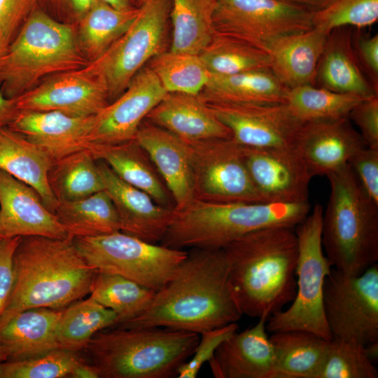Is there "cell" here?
<instances>
[{
  "label": "cell",
  "instance_id": "obj_1",
  "mask_svg": "<svg viewBox=\"0 0 378 378\" xmlns=\"http://www.w3.org/2000/svg\"><path fill=\"white\" fill-rule=\"evenodd\" d=\"M241 316L223 250L193 248L145 310L115 327H160L200 335L236 323Z\"/></svg>",
  "mask_w": 378,
  "mask_h": 378
},
{
  "label": "cell",
  "instance_id": "obj_2",
  "mask_svg": "<svg viewBox=\"0 0 378 378\" xmlns=\"http://www.w3.org/2000/svg\"><path fill=\"white\" fill-rule=\"evenodd\" d=\"M222 249L232 293L242 316L268 318L293 300L298 259L295 227L261 229Z\"/></svg>",
  "mask_w": 378,
  "mask_h": 378
},
{
  "label": "cell",
  "instance_id": "obj_3",
  "mask_svg": "<svg viewBox=\"0 0 378 378\" xmlns=\"http://www.w3.org/2000/svg\"><path fill=\"white\" fill-rule=\"evenodd\" d=\"M97 271L69 236L22 237L13 255L12 289L0 318L36 307L63 309L90 295Z\"/></svg>",
  "mask_w": 378,
  "mask_h": 378
},
{
  "label": "cell",
  "instance_id": "obj_4",
  "mask_svg": "<svg viewBox=\"0 0 378 378\" xmlns=\"http://www.w3.org/2000/svg\"><path fill=\"white\" fill-rule=\"evenodd\" d=\"M195 332L160 327H112L95 333L83 350L99 378H171L192 356Z\"/></svg>",
  "mask_w": 378,
  "mask_h": 378
},
{
  "label": "cell",
  "instance_id": "obj_5",
  "mask_svg": "<svg viewBox=\"0 0 378 378\" xmlns=\"http://www.w3.org/2000/svg\"><path fill=\"white\" fill-rule=\"evenodd\" d=\"M302 203H209L194 200L174 214L161 244L222 249L251 232L271 227H295L309 214Z\"/></svg>",
  "mask_w": 378,
  "mask_h": 378
},
{
  "label": "cell",
  "instance_id": "obj_6",
  "mask_svg": "<svg viewBox=\"0 0 378 378\" xmlns=\"http://www.w3.org/2000/svg\"><path fill=\"white\" fill-rule=\"evenodd\" d=\"M330 195L321 241L332 268L358 275L378 260V204L365 192L349 164L326 175Z\"/></svg>",
  "mask_w": 378,
  "mask_h": 378
},
{
  "label": "cell",
  "instance_id": "obj_7",
  "mask_svg": "<svg viewBox=\"0 0 378 378\" xmlns=\"http://www.w3.org/2000/svg\"><path fill=\"white\" fill-rule=\"evenodd\" d=\"M88 62L71 26L34 10L0 58V91L16 98L40 80Z\"/></svg>",
  "mask_w": 378,
  "mask_h": 378
},
{
  "label": "cell",
  "instance_id": "obj_8",
  "mask_svg": "<svg viewBox=\"0 0 378 378\" xmlns=\"http://www.w3.org/2000/svg\"><path fill=\"white\" fill-rule=\"evenodd\" d=\"M323 211L322 206L316 204L295 227L298 242L296 293L287 309L268 317L266 328L271 333L302 330L332 339L323 302L325 280L332 269L321 241Z\"/></svg>",
  "mask_w": 378,
  "mask_h": 378
},
{
  "label": "cell",
  "instance_id": "obj_9",
  "mask_svg": "<svg viewBox=\"0 0 378 378\" xmlns=\"http://www.w3.org/2000/svg\"><path fill=\"white\" fill-rule=\"evenodd\" d=\"M78 251L98 271L122 276L155 291L173 277L188 251L149 243L120 231L74 238Z\"/></svg>",
  "mask_w": 378,
  "mask_h": 378
},
{
  "label": "cell",
  "instance_id": "obj_10",
  "mask_svg": "<svg viewBox=\"0 0 378 378\" xmlns=\"http://www.w3.org/2000/svg\"><path fill=\"white\" fill-rule=\"evenodd\" d=\"M139 7L130 29L85 66L103 82L113 101L146 63L165 50L171 0H152Z\"/></svg>",
  "mask_w": 378,
  "mask_h": 378
},
{
  "label": "cell",
  "instance_id": "obj_11",
  "mask_svg": "<svg viewBox=\"0 0 378 378\" xmlns=\"http://www.w3.org/2000/svg\"><path fill=\"white\" fill-rule=\"evenodd\" d=\"M323 310L332 339L378 342V265L358 275L332 268L323 286Z\"/></svg>",
  "mask_w": 378,
  "mask_h": 378
},
{
  "label": "cell",
  "instance_id": "obj_12",
  "mask_svg": "<svg viewBox=\"0 0 378 378\" xmlns=\"http://www.w3.org/2000/svg\"><path fill=\"white\" fill-rule=\"evenodd\" d=\"M314 12L283 0H217L214 24L216 32L267 52L276 40L312 29Z\"/></svg>",
  "mask_w": 378,
  "mask_h": 378
},
{
  "label": "cell",
  "instance_id": "obj_13",
  "mask_svg": "<svg viewBox=\"0 0 378 378\" xmlns=\"http://www.w3.org/2000/svg\"><path fill=\"white\" fill-rule=\"evenodd\" d=\"M186 142L195 200L219 204L265 203L248 174L241 145L232 138Z\"/></svg>",
  "mask_w": 378,
  "mask_h": 378
},
{
  "label": "cell",
  "instance_id": "obj_14",
  "mask_svg": "<svg viewBox=\"0 0 378 378\" xmlns=\"http://www.w3.org/2000/svg\"><path fill=\"white\" fill-rule=\"evenodd\" d=\"M206 104L230 130L232 138L246 147H293L303 124L292 114L286 103Z\"/></svg>",
  "mask_w": 378,
  "mask_h": 378
},
{
  "label": "cell",
  "instance_id": "obj_15",
  "mask_svg": "<svg viewBox=\"0 0 378 378\" xmlns=\"http://www.w3.org/2000/svg\"><path fill=\"white\" fill-rule=\"evenodd\" d=\"M20 111H59L77 116L96 115L108 104L106 86L86 66L51 76L15 98Z\"/></svg>",
  "mask_w": 378,
  "mask_h": 378
},
{
  "label": "cell",
  "instance_id": "obj_16",
  "mask_svg": "<svg viewBox=\"0 0 378 378\" xmlns=\"http://www.w3.org/2000/svg\"><path fill=\"white\" fill-rule=\"evenodd\" d=\"M167 93L154 72L143 68L118 97L93 116L89 144L134 140L141 124Z\"/></svg>",
  "mask_w": 378,
  "mask_h": 378
},
{
  "label": "cell",
  "instance_id": "obj_17",
  "mask_svg": "<svg viewBox=\"0 0 378 378\" xmlns=\"http://www.w3.org/2000/svg\"><path fill=\"white\" fill-rule=\"evenodd\" d=\"M241 146L248 174L263 202H309V186L313 176L294 146Z\"/></svg>",
  "mask_w": 378,
  "mask_h": 378
},
{
  "label": "cell",
  "instance_id": "obj_18",
  "mask_svg": "<svg viewBox=\"0 0 378 378\" xmlns=\"http://www.w3.org/2000/svg\"><path fill=\"white\" fill-rule=\"evenodd\" d=\"M97 164L104 190L116 210L120 231L149 243L161 242L174 209L157 204L147 193L122 181L104 162L97 160Z\"/></svg>",
  "mask_w": 378,
  "mask_h": 378
},
{
  "label": "cell",
  "instance_id": "obj_19",
  "mask_svg": "<svg viewBox=\"0 0 378 378\" xmlns=\"http://www.w3.org/2000/svg\"><path fill=\"white\" fill-rule=\"evenodd\" d=\"M0 232L1 238L68 237L65 227L44 205L38 192L1 169Z\"/></svg>",
  "mask_w": 378,
  "mask_h": 378
},
{
  "label": "cell",
  "instance_id": "obj_20",
  "mask_svg": "<svg viewBox=\"0 0 378 378\" xmlns=\"http://www.w3.org/2000/svg\"><path fill=\"white\" fill-rule=\"evenodd\" d=\"M294 147L314 177L344 166L367 146L346 117L304 122Z\"/></svg>",
  "mask_w": 378,
  "mask_h": 378
},
{
  "label": "cell",
  "instance_id": "obj_21",
  "mask_svg": "<svg viewBox=\"0 0 378 378\" xmlns=\"http://www.w3.org/2000/svg\"><path fill=\"white\" fill-rule=\"evenodd\" d=\"M267 317L223 341L208 361L216 378H275L276 358L267 335Z\"/></svg>",
  "mask_w": 378,
  "mask_h": 378
},
{
  "label": "cell",
  "instance_id": "obj_22",
  "mask_svg": "<svg viewBox=\"0 0 378 378\" xmlns=\"http://www.w3.org/2000/svg\"><path fill=\"white\" fill-rule=\"evenodd\" d=\"M134 139L146 152L165 183L174 209L192 202V169L186 141L148 121H143Z\"/></svg>",
  "mask_w": 378,
  "mask_h": 378
},
{
  "label": "cell",
  "instance_id": "obj_23",
  "mask_svg": "<svg viewBox=\"0 0 378 378\" xmlns=\"http://www.w3.org/2000/svg\"><path fill=\"white\" fill-rule=\"evenodd\" d=\"M94 115L77 117L54 111H20L8 127L55 161L88 148Z\"/></svg>",
  "mask_w": 378,
  "mask_h": 378
},
{
  "label": "cell",
  "instance_id": "obj_24",
  "mask_svg": "<svg viewBox=\"0 0 378 378\" xmlns=\"http://www.w3.org/2000/svg\"><path fill=\"white\" fill-rule=\"evenodd\" d=\"M62 312L36 307L0 318V347L6 360L36 357L60 349L57 329Z\"/></svg>",
  "mask_w": 378,
  "mask_h": 378
},
{
  "label": "cell",
  "instance_id": "obj_25",
  "mask_svg": "<svg viewBox=\"0 0 378 378\" xmlns=\"http://www.w3.org/2000/svg\"><path fill=\"white\" fill-rule=\"evenodd\" d=\"M146 118L186 141L232 138L199 94L167 92Z\"/></svg>",
  "mask_w": 378,
  "mask_h": 378
},
{
  "label": "cell",
  "instance_id": "obj_26",
  "mask_svg": "<svg viewBox=\"0 0 378 378\" xmlns=\"http://www.w3.org/2000/svg\"><path fill=\"white\" fill-rule=\"evenodd\" d=\"M328 35L312 28L276 40L267 50L271 71L288 89L312 85Z\"/></svg>",
  "mask_w": 378,
  "mask_h": 378
},
{
  "label": "cell",
  "instance_id": "obj_27",
  "mask_svg": "<svg viewBox=\"0 0 378 378\" xmlns=\"http://www.w3.org/2000/svg\"><path fill=\"white\" fill-rule=\"evenodd\" d=\"M96 160L104 162L122 181L145 192L158 204L174 209L165 183L135 139L118 144H89Z\"/></svg>",
  "mask_w": 378,
  "mask_h": 378
},
{
  "label": "cell",
  "instance_id": "obj_28",
  "mask_svg": "<svg viewBox=\"0 0 378 378\" xmlns=\"http://www.w3.org/2000/svg\"><path fill=\"white\" fill-rule=\"evenodd\" d=\"M52 160L39 147L8 126L0 127V169L29 185L52 213L59 204L49 185Z\"/></svg>",
  "mask_w": 378,
  "mask_h": 378
},
{
  "label": "cell",
  "instance_id": "obj_29",
  "mask_svg": "<svg viewBox=\"0 0 378 378\" xmlns=\"http://www.w3.org/2000/svg\"><path fill=\"white\" fill-rule=\"evenodd\" d=\"M288 90L268 68L233 75L211 74L199 95L208 104H282Z\"/></svg>",
  "mask_w": 378,
  "mask_h": 378
},
{
  "label": "cell",
  "instance_id": "obj_30",
  "mask_svg": "<svg viewBox=\"0 0 378 378\" xmlns=\"http://www.w3.org/2000/svg\"><path fill=\"white\" fill-rule=\"evenodd\" d=\"M321 87L333 92L357 94L364 98L377 95L365 77L351 43V36L337 29L328 36L315 79Z\"/></svg>",
  "mask_w": 378,
  "mask_h": 378
},
{
  "label": "cell",
  "instance_id": "obj_31",
  "mask_svg": "<svg viewBox=\"0 0 378 378\" xmlns=\"http://www.w3.org/2000/svg\"><path fill=\"white\" fill-rule=\"evenodd\" d=\"M276 358L275 378H316L330 341L302 330L272 332Z\"/></svg>",
  "mask_w": 378,
  "mask_h": 378
},
{
  "label": "cell",
  "instance_id": "obj_32",
  "mask_svg": "<svg viewBox=\"0 0 378 378\" xmlns=\"http://www.w3.org/2000/svg\"><path fill=\"white\" fill-rule=\"evenodd\" d=\"M216 1L171 0V51L200 55L204 50L216 32Z\"/></svg>",
  "mask_w": 378,
  "mask_h": 378
},
{
  "label": "cell",
  "instance_id": "obj_33",
  "mask_svg": "<svg viewBox=\"0 0 378 378\" xmlns=\"http://www.w3.org/2000/svg\"><path fill=\"white\" fill-rule=\"evenodd\" d=\"M54 214L73 239L120 231L116 210L104 190L76 200L59 202Z\"/></svg>",
  "mask_w": 378,
  "mask_h": 378
},
{
  "label": "cell",
  "instance_id": "obj_34",
  "mask_svg": "<svg viewBox=\"0 0 378 378\" xmlns=\"http://www.w3.org/2000/svg\"><path fill=\"white\" fill-rule=\"evenodd\" d=\"M140 7L118 10L94 0L84 14L80 29L81 50L89 62L100 57L136 19Z\"/></svg>",
  "mask_w": 378,
  "mask_h": 378
},
{
  "label": "cell",
  "instance_id": "obj_35",
  "mask_svg": "<svg viewBox=\"0 0 378 378\" xmlns=\"http://www.w3.org/2000/svg\"><path fill=\"white\" fill-rule=\"evenodd\" d=\"M48 178L59 202L76 200L104 190L97 160L88 148L53 161Z\"/></svg>",
  "mask_w": 378,
  "mask_h": 378
},
{
  "label": "cell",
  "instance_id": "obj_36",
  "mask_svg": "<svg viewBox=\"0 0 378 378\" xmlns=\"http://www.w3.org/2000/svg\"><path fill=\"white\" fill-rule=\"evenodd\" d=\"M117 323L116 314L90 297L76 300L62 309L57 329L59 347L80 353L95 333Z\"/></svg>",
  "mask_w": 378,
  "mask_h": 378
},
{
  "label": "cell",
  "instance_id": "obj_37",
  "mask_svg": "<svg viewBox=\"0 0 378 378\" xmlns=\"http://www.w3.org/2000/svg\"><path fill=\"white\" fill-rule=\"evenodd\" d=\"M155 292L122 276L97 270L89 297L116 314L117 326L143 312Z\"/></svg>",
  "mask_w": 378,
  "mask_h": 378
},
{
  "label": "cell",
  "instance_id": "obj_38",
  "mask_svg": "<svg viewBox=\"0 0 378 378\" xmlns=\"http://www.w3.org/2000/svg\"><path fill=\"white\" fill-rule=\"evenodd\" d=\"M200 56L211 74L233 75L270 69L267 52L216 31Z\"/></svg>",
  "mask_w": 378,
  "mask_h": 378
},
{
  "label": "cell",
  "instance_id": "obj_39",
  "mask_svg": "<svg viewBox=\"0 0 378 378\" xmlns=\"http://www.w3.org/2000/svg\"><path fill=\"white\" fill-rule=\"evenodd\" d=\"M364 97L304 85L289 89L286 104L302 123L348 117Z\"/></svg>",
  "mask_w": 378,
  "mask_h": 378
},
{
  "label": "cell",
  "instance_id": "obj_40",
  "mask_svg": "<svg viewBox=\"0 0 378 378\" xmlns=\"http://www.w3.org/2000/svg\"><path fill=\"white\" fill-rule=\"evenodd\" d=\"M148 67L167 92L199 94L211 73L200 55L163 51L150 61Z\"/></svg>",
  "mask_w": 378,
  "mask_h": 378
},
{
  "label": "cell",
  "instance_id": "obj_41",
  "mask_svg": "<svg viewBox=\"0 0 378 378\" xmlns=\"http://www.w3.org/2000/svg\"><path fill=\"white\" fill-rule=\"evenodd\" d=\"M365 345L353 340L332 339L316 378H377Z\"/></svg>",
  "mask_w": 378,
  "mask_h": 378
},
{
  "label": "cell",
  "instance_id": "obj_42",
  "mask_svg": "<svg viewBox=\"0 0 378 378\" xmlns=\"http://www.w3.org/2000/svg\"><path fill=\"white\" fill-rule=\"evenodd\" d=\"M86 360L80 352L58 349L42 356L0 361V378H64Z\"/></svg>",
  "mask_w": 378,
  "mask_h": 378
},
{
  "label": "cell",
  "instance_id": "obj_43",
  "mask_svg": "<svg viewBox=\"0 0 378 378\" xmlns=\"http://www.w3.org/2000/svg\"><path fill=\"white\" fill-rule=\"evenodd\" d=\"M378 20V0H332L314 11L313 28L329 34L332 31L351 26L370 27Z\"/></svg>",
  "mask_w": 378,
  "mask_h": 378
},
{
  "label": "cell",
  "instance_id": "obj_44",
  "mask_svg": "<svg viewBox=\"0 0 378 378\" xmlns=\"http://www.w3.org/2000/svg\"><path fill=\"white\" fill-rule=\"evenodd\" d=\"M238 330L236 323L204 331L200 334V340L195 349L192 357L178 368V378L197 377L202 365L211 358L218 346Z\"/></svg>",
  "mask_w": 378,
  "mask_h": 378
},
{
  "label": "cell",
  "instance_id": "obj_45",
  "mask_svg": "<svg viewBox=\"0 0 378 378\" xmlns=\"http://www.w3.org/2000/svg\"><path fill=\"white\" fill-rule=\"evenodd\" d=\"M37 0H0V44L4 52L34 10Z\"/></svg>",
  "mask_w": 378,
  "mask_h": 378
},
{
  "label": "cell",
  "instance_id": "obj_46",
  "mask_svg": "<svg viewBox=\"0 0 378 378\" xmlns=\"http://www.w3.org/2000/svg\"><path fill=\"white\" fill-rule=\"evenodd\" d=\"M348 164L365 192L378 204V149L365 147Z\"/></svg>",
  "mask_w": 378,
  "mask_h": 378
},
{
  "label": "cell",
  "instance_id": "obj_47",
  "mask_svg": "<svg viewBox=\"0 0 378 378\" xmlns=\"http://www.w3.org/2000/svg\"><path fill=\"white\" fill-rule=\"evenodd\" d=\"M348 118L358 127L365 146L378 149V97L362 99L349 113Z\"/></svg>",
  "mask_w": 378,
  "mask_h": 378
},
{
  "label": "cell",
  "instance_id": "obj_48",
  "mask_svg": "<svg viewBox=\"0 0 378 378\" xmlns=\"http://www.w3.org/2000/svg\"><path fill=\"white\" fill-rule=\"evenodd\" d=\"M22 237L0 239V316L8 300L13 282V255Z\"/></svg>",
  "mask_w": 378,
  "mask_h": 378
},
{
  "label": "cell",
  "instance_id": "obj_49",
  "mask_svg": "<svg viewBox=\"0 0 378 378\" xmlns=\"http://www.w3.org/2000/svg\"><path fill=\"white\" fill-rule=\"evenodd\" d=\"M358 57L373 87H378V35L359 36L356 40Z\"/></svg>",
  "mask_w": 378,
  "mask_h": 378
},
{
  "label": "cell",
  "instance_id": "obj_50",
  "mask_svg": "<svg viewBox=\"0 0 378 378\" xmlns=\"http://www.w3.org/2000/svg\"><path fill=\"white\" fill-rule=\"evenodd\" d=\"M20 113L15 99L7 98L0 91V127L8 126Z\"/></svg>",
  "mask_w": 378,
  "mask_h": 378
},
{
  "label": "cell",
  "instance_id": "obj_51",
  "mask_svg": "<svg viewBox=\"0 0 378 378\" xmlns=\"http://www.w3.org/2000/svg\"><path fill=\"white\" fill-rule=\"evenodd\" d=\"M71 378H99L94 367L85 360L81 363L71 374Z\"/></svg>",
  "mask_w": 378,
  "mask_h": 378
},
{
  "label": "cell",
  "instance_id": "obj_52",
  "mask_svg": "<svg viewBox=\"0 0 378 378\" xmlns=\"http://www.w3.org/2000/svg\"><path fill=\"white\" fill-rule=\"evenodd\" d=\"M291 4L308 8L314 11L318 10L327 6L332 0H283Z\"/></svg>",
  "mask_w": 378,
  "mask_h": 378
},
{
  "label": "cell",
  "instance_id": "obj_53",
  "mask_svg": "<svg viewBox=\"0 0 378 378\" xmlns=\"http://www.w3.org/2000/svg\"><path fill=\"white\" fill-rule=\"evenodd\" d=\"M118 10H130L139 7L138 0H101Z\"/></svg>",
  "mask_w": 378,
  "mask_h": 378
},
{
  "label": "cell",
  "instance_id": "obj_54",
  "mask_svg": "<svg viewBox=\"0 0 378 378\" xmlns=\"http://www.w3.org/2000/svg\"><path fill=\"white\" fill-rule=\"evenodd\" d=\"M94 0H71L74 8L79 13L85 14L90 8Z\"/></svg>",
  "mask_w": 378,
  "mask_h": 378
},
{
  "label": "cell",
  "instance_id": "obj_55",
  "mask_svg": "<svg viewBox=\"0 0 378 378\" xmlns=\"http://www.w3.org/2000/svg\"><path fill=\"white\" fill-rule=\"evenodd\" d=\"M365 346L370 358L374 363L378 358V342L369 344Z\"/></svg>",
  "mask_w": 378,
  "mask_h": 378
},
{
  "label": "cell",
  "instance_id": "obj_56",
  "mask_svg": "<svg viewBox=\"0 0 378 378\" xmlns=\"http://www.w3.org/2000/svg\"><path fill=\"white\" fill-rule=\"evenodd\" d=\"M6 360V357L3 350L0 347V361H4Z\"/></svg>",
  "mask_w": 378,
  "mask_h": 378
},
{
  "label": "cell",
  "instance_id": "obj_57",
  "mask_svg": "<svg viewBox=\"0 0 378 378\" xmlns=\"http://www.w3.org/2000/svg\"><path fill=\"white\" fill-rule=\"evenodd\" d=\"M152 0H138V4L139 6H141V5L146 4V2H148Z\"/></svg>",
  "mask_w": 378,
  "mask_h": 378
},
{
  "label": "cell",
  "instance_id": "obj_58",
  "mask_svg": "<svg viewBox=\"0 0 378 378\" xmlns=\"http://www.w3.org/2000/svg\"><path fill=\"white\" fill-rule=\"evenodd\" d=\"M3 53H4V51H3L2 48L1 46V44H0V58H1V55H3Z\"/></svg>",
  "mask_w": 378,
  "mask_h": 378
},
{
  "label": "cell",
  "instance_id": "obj_59",
  "mask_svg": "<svg viewBox=\"0 0 378 378\" xmlns=\"http://www.w3.org/2000/svg\"><path fill=\"white\" fill-rule=\"evenodd\" d=\"M0 239H1V232H0Z\"/></svg>",
  "mask_w": 378,
  "mask_h": 378
}]
</instances>
